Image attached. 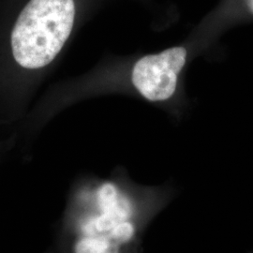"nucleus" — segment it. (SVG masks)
I'll list each match as a JSON object with an SVG mask.
<instances>
[{"mask_svg":"<svg viewBox=\"0 0 253 253\" xmlns=\"http://www.w3.org/2000/svg\"><path fill=\"white\" fill-rule=\"evenodd\" d=\"M75 12L74 0H29L10 33L16 63L27 70L51 63L72 33Z\"/></svg>","mask_w":253,"mask_h":253,"instance_id":"1","label":"nucleus"},{"mask_svg":"<svg viewBox=\"0 0 253 253\" xmlns=\"http://www.w3.org/2000/svg\"><path fill=\"white\" fill-rule=\"evenodd\" d=\"M186 48L177 46L159 54L145 55L136 62L131 81L140 94L150 101L172 98L177 88L178 77L187 62Z\"/></svg>","mask_w":253,"mask_h":253,"instance_id":"2","label":"nucleus"},{"mask_svg":"<svg viewBox=\"0 0 253 253\" xmlns=\"http://www.w3.org/2000/svg\"><path fill=\"white\" fill-rule=\"evenodd\" d=\"M109 249L108 242L99 238H84L75 247V253H105Z\"/></svg>","mask_w":253,"mask_h":253,"instance_id":"3","label":"nucleus"},{"mask_svg":"<svg viewBox=\"0 0 253 253\" xmlns=\"http://www.w3.org/2000/svg\"><path fill=\"white\" fill-rule=\"evenodd\" d=\"M134 235V226L128 221H122L112 230V236L119 242H126Z\"/></svg>","mask_w":253,"mask_h":253,"instance_id":"4","label":"nucleus"},{"mask_svg":"<svg viewBox=\"0 0 253 253\" xmlns=\"http://www.w3.org/2000/svg\"><path fill=\"white\" fill-rule=\"evenodd\" d=\"M244 3L247 11L253 16V0H241Z\"/></svg>","mask_w":253,"mask_h":253,"instance_id":"5","label":"nucleus"}]
</instances>
